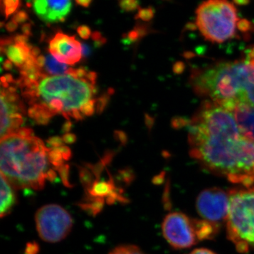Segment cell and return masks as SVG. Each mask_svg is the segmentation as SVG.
Instances as JSON below:
<instances>
[{
    "label": "cell",
    "instance_id": "cell-16",
    "mask_svg": "<svg viewBox=\"0 0 254 254\" xmlns=\"http://www.w3.org/2000/svg\"><path fill=\"white\" fill-rule=\"evenodd\" d=\"M43 69L46 74L48 73V74L60 76V75L68 74L71 68L68 67L66 64L60 63L55 59L53 55L50 54L46 55V63Z\"/></svg>",
    "mask_w": 254,
    "mask_h": 254
},
{
    "label": "cell",
    "instance_id": "cell-45",
    "mask_svg": "<svg viewBox=\"0 0 254 254\" xmlns=\"http://www.w3.org/2000/svg\"><path fill=\"white\" fill-rule=\"evenodd\" d=\"M93 0H75L76 4L83 7L87 8L91 5Z\"/></svg>",
    "mask_w": 254,
    "mask_h": 254
},
{
    "label": "cell",
    "instance_id": "cell-9",
    "mask_svg": "<svg viewBox=\"0 0 254 254\" xmlns=\"http://www.w3.org/2000/svg\"><path fill=\"white\" fill-rule=\"evenodd\" d=\"M196 207L206 221L213 224L224 221L228 216L230 195L220 189H208L198 195Z\"/></svg>",
    "mask_w": 254,
    "mask_h": 254
},
{
    "label": "cell",
    "instance_id": "cell-42",
    "mask_svg": "<svg viewBox=\"0 0 254 254\" xmlns=\"http://www.w3.org/2000/svg\"><path fill=\"white\" fill-rule=\"evenodd\" d=\"M14 82L15 80L14 78H13L11 74H9V73H6V74L1 76V83H9V84H10V83H14Z\"/></svg>",
    "mask_w": 254,
    "mask_h": 254
},
{
    "label": "cell",
    "instance_id": "cell-8",
    "mask_svg": "<svg viewBox=\"0 0 254 254\" xmlns=\"http://www.w3.org/2000/svg\"><path fill=\"white\" fill-rule=\"evenodd\" d=\"M162 228L165 240L174 248H190L198 240L194 220L182 213L169 214L164 219Z\"/></svg>",
    "mask_w": 254,
    "mask_h": 254
},
{
    "label": "cell",
    "instance_id": "cell-40",
    "mask_svg": "<svg viewBox=\"0 0 254 254\" xmlns=\"http://www.w3.org/2000/svg\"><path fill=\"white\" fill-rule=\"evenodd\" d=\"M86 79L93 85H96L97 73L93 71H88L87 73Z\"/></svg>",
    "mask_w": 254,
    "mask_h": 254
},
{
    "label": "cell",
    "instance_id": "cell-7",
    "mask_svg": "<svg viewBox=\"0 0 254 254\" xmlns=\"http://www.w3.org/2000/svg\"><path fill=\"white\" fill-rule=\"evenodd\" d=\"M37 232L40 238L48 243H58L69 235L73 227L71 215L61 205L47 204L35 215Z\"/></svg>",
    "mask_w": 254,
    "mask_h": 254
},
{
    "label": "cell",
    "instance_id": "cell-2",
    "mask_svg": "<svg viewBox=\"0 0 254 254\" xmlns=\"http://www.w3.org/2000/svg\"><path fill=\"white\" fill-rule=\"evenodd\" d=\"M191 84L198 95L223 108H254V48L245 59L224 62L197 70Z\"/></svg>",
    "mask_w": 254,
    "mask_h": 254
},
{
    "label": "cell",
    "instance_id": "cell-4",
    "mask_svg": "<svg viewBox=\"0 0 254 254\" xmlns=\"http://www.w3.org/2000/svg\"><path fill=\"white\" fill-rule=\"evenodd\" d=\"M96 87L86 79L71 74L45 76L38 82L36 103L46 106L53 114L67 120L96 93ZM35 103V104H36Z\"/></svg>",
    "mask_w": 254,
    "mask_h": 254
},
{
    "label": "cell",
    "instance_id": "cell-29",
    "mask_svg": "<svg viewBox=\"0 0 254 254\" xmlns=\"http://www.w3.org/2000/svg\"><path fill=\"white\" fill-rule=\"evenodd\" d=\"M28 18L29 17H28V13L26 12V11L21 10V11H17V12L14 14L12 19L14 20V21H16L18 24H20V23H23L26 22V21H28Z\"/></svg>",
    "mask_w": 254,
    "mask_h": 254
},
{
    "label": "cell",
    "instance_id": "cell-21",
    "mask_svg": "<svg viewBox=\"0 0 254 254\" xmlns=\"http://www.w3.org/2000/svg\"><path fill=\"white\" fill-rule=\"evenodd\" d=\"M113 93L114 90L113 88H110L106 93H105L104 94L101 95V96L95 100V109H96L97 113L101 114L104 111L106 107L108 106L110 98H111Z\"/></svg>",
    "mask_w": 254,
    "mask_h": 254
},
{
    "label": "cell",
    "instance_id": "cell-17",
    "mask_svg": "<svg viewBox=\"0 0 254 254\" xmlns=\"http://www.w3.org/2000/svg\"><path fill=\"white\" fill-rule=\"evenodd\" d=\"M20 6H21L20 0H1V11L6 19L16 12Z\"/></svg>",
    "mask_w": 254,
    "mask_h": 254
},
{
    "label": "cell",
    "instance_id": "cell-3",
    "mask_svg": "<svg viewBox=\"0 0 254 254\" xmlns=\"http://www.w3.org/2000/svg\"><path fill=\"white\" fill-rule=\"evenodd\" d=\"M48 150L43 141L36 136L22 138L13 133L1 138V175L15 190H42L50 170Z\"/></svg>",
    "mask_w": 254,
    "mask_h": 254
},
{
    "label": "cell",
    "instance_id": "cell-48",
    "mask_svg": "<svg viewBox=\"0 0 254 254\" xmlns=\"http://www.w3.org/2000/svg\"><path fill=\"white\" fill-rule=\"evenodd\" d=\"M40 54H41V50H40L39 48H37V47H33V48H31V55L32 56L37 58L41 55Z\"/></svg>",
    "mask_w": 254,
    "mask_h": 254
},
{
    "label": "cell",
    "instance_id": "cell-27",
    "mask_svg": "<svg viewBox=\"0 0 254 254\" xmlns=\"http://www.w3.org/2000/svg\"><path fill=\"white\" fill-rule=\"evenodd\" d=\"M46 141L52 148H59L63 146V143H64L62 137L57 136L50 137Z\"/></svg>",
    "mask_w": 254,
    "mask_h": 254
},
{
    "label": "cell",
    "instance_id": "cell-35",
    "mask_svg": "<svg viewBox=\"0 0 254 254\" xmlns=\"http://www.w3.org/2000/svg\"><path fill=\"white\" fill-rule=\"evenodd\" d=\"M15 43H19V44L28 45V36H25L23 34H18L13 37Z\"/></svg>",
    "mask_w": 254,
    "mask_h": 254
},
{
    "label": "cell",
    "instance_id": "cell-19",
    "mask_svg": "<svg viewBox=\"0 0 254 254\" xmlns=\"http://www.w3.org/2000/svg\"><path fill=\"white\" fill-rule=\"evenodd\" d=\"M108 254H147L137 247L131 245L118 246L113 249Z\"/></svg>",
    "mask_w": 254,
    "mask_h": 254
},
{
    "label": "cell",
    "instance_id": "cell-37",
    "mask_svg": "<svg viewBox=\"0 0 254 254\" xmlns=\"http://www.w3.org/2000/svg\"><path fill=\"white\" fill-rule=\"evenodd\" d=\"M45 63H46V57L43 55H40L39 57L36 58V64L38 68L43 71V68L45 66Z\"/></svg>",
    "mask_w": 254,
    "mask_h": 254
},
{
    "label": "cell",
    "instance_id": "cell-36",
    "mask_svg": "<svg viewBox=\"0 0 254 254\" xmlns=\"http://www.w3.org/2000/svg\"><path fill=\"white\" fill-rule=\"evenodd\" d=\"M21 31H22L23 34L25 35V36H31L32 26L31 23H23V26H21Z\"/></svg>",
    "mask_w": 254,
    "mask_h": 254
},
{
    "label": "cell",
    "instance_id": "cell-22",
    "mask_svg": "<svg viewBox=\"0 0 254 254\" xmlns=\"http://www.w3.org/2000/svg\"><path fill=\"white\" fill-rule=\"evenodd\" d=\"M119 6L123 11L131 12L139 8V1L138 0H120Z\"/></svg>",
    "mask_w": 254,
    "mask_h": 254
},
{
    "label": "cell",
    "instance_id": "cell-11",
    "mask_svg": "<svg viewBox=\"0 0 254 254\" xmlns=\"http://www.w3.org/2000/svg\"><path fill=\"white\" fill-rule=\"evenodd\" d=\"M33 10L38 17L46 23H62L71 9V0H33Z\"/></svg>",
    "mask_w": 254,
    "mask_h": 254
},
{
    "label": "cell",
    "instance_id": "cell-38",
    "mask_svg": "<svg viewBox=\"0 0 254 254\" xmlns=\"http://www.w3.org/2000/svg\"><path fill=\"white\" fill-rule=\"evenodd\" d=\"M18 25V23L12 19L11 21H10L9 22H8L6 25H5V28L7 30V31L11 33V32H14L17 29Z\"/></svg>",
    "mask_w": 254,
    "mask_h": 254
},
{
    "label": "cell",
    "instance_id": "cell-46",
    "mask_svg": "<svg viewBox=\"0 0 254 254\" xmlns=\"http://www.w3.org/2000/svg\"><path fill=\"white\" fill-rule=\"evenodd\" d=\"M234 4L237 6H247L250 3V0H233Z\"/></svg>",
    "mask_w": 254,
    "mask_h": 254
},
{
    "label": "cell",
    "instance_id": "cell-14",
    "mask_svg": "<svg viewBox=\"0 0 254 254\" xmlns=\"http://www.w3.org/2000/svg\"><path fill=\"white\" fill-rule=\"evenodd\" d=\"M14 190V187L11 186V184L1 174V218L9 215L16 205L17 198Z\"/></svg>",
    "mask_w": 254,
    "mask_h": 254
},
{
    "label": "cell",
    "instance_id": "cell-15",
    "mask_svg": "<svg viewBox=\"0 0 254 254\" xmlns=\"http://www.w3.org/2000/svg\"><path fill=\"white\" fill-rule=\"evenodd\" d=\"M28 116L38 125H47L54 115L44 105L36 103L31 105L28 110Z\"/></svg>",
    "mask_w": 254,
    "mask_h": 254
},
{
    "label": "cell",
    "instance_id": "cell-39",
    "mask_svg": "<svg viewBox=\"0 0 254 254\" xmlns=\"http://www.w3.org/2000/svg\"><path fill=\"white\" fill-rule=\"evenodd\" d=\"M134 28L138 31V33H139L141 38H143V36H145V35L147 34V32H148L147 31L146 26L143 24H139V23H138V24L135 26Z\"/></svg>",
    "mask_w": 254,
    "mask_h": 254
},
{
    "label": "cell",
    "instance_id": "cell-43",
    "mask_svg": "<svg viewBox=\"0 0 254 254\" xmlns=\"http://www.w3.org/2000/svg\"><path fill=\"white\" fill-rule=\"evenodd\" d=\"M91 49L87 44H82V55L84 58H88L91 55Z\"/></svg>",
    "mask_w": 254,
    "mask_h": 254
},
{
    "label": "cell",
    "instance_id": "cell-6",
    "mask_svg": "<svg viewBox=\"0 0 254 254\" xmlns=\"http://www.w3.org/2000/svg\"><path fill=\"white\" fill-rule=\"evenodd\" d=\"M227 216L229 238L242 253L254 247V187L231 190Z\"/></svg>",
    "mask_w": 254,
    "mask_h": 254
},
{
    "label": "cell",
    "instance_id": "cell-31",
    "mask_svg": "<svg viewBox=\"0 0 254 254\" xmlns=\"http://www.w3.org/2000/svg\"><path fill=\"white\" fill-rule=\"evenodd\" d=\"M252 24L249 20L243 18L240 19L237 22V29L242 32H247L252 29Z\"/></svg>",
    "mask_w": 254,
    "mask_h": 254
},
{
    "label": "cell",
    "instance_id": "cell-34",
    "mask_svg": "<svg viewBox=\"0 0 254 254\" xmlns=\"http://www.w3.org/2000/svg\"><path fill=\"white\" fill-rule=\"evenodd\" d=\"M63 138L64 142L65 143H67V144H73L77 139L76 135L71 133H65V134H64Z\"/></svg>",
    "mask_w": 254,
    "mask_h": 254
},
{
    "label": "cell",
    "instance_id": "cell-25",
    "mask_svg": "<svg viewBox=\"0 0 254 254\" xmlns=\"http://www.w3.org/2000/svg\"><path fill=\"white\" fill-rule=\"evenodd\" d=\"M60 177L63 180L64 185L66 186H70L69 181H68V172H69V166L68 164H65L61 168L58 170Z\"/></svg>",
    "mask_w": 254,
    "mask_h": 254
},
{
    "label": "cell",
    "instance_id": "cell-50",
    "mask_svg": "<svg viewBox=\"0 0 254 254\" xmlns=\"http://www.w3.org/2000/svg\"><path fill=\"white\" fill-rule=\"evenodd\" d=\"M152 119L150 118L148 115H145V122H146V125L150 127L152 125Z\"/></svg>",
    "mask_w": 254,
    "mask_h": 254
},
{
    "label": "cell",
    "instance_id": "cell-41",
    "mask_svg": "<svg viewBox=\"0 0 254 254\" xmlns=\"http://www.w3.org/2000/svg\"><path fill=\"white\" fill-rule=\"evenodd\" d=\"M71 128H72V123L70 120H66L64 125H63V127H62V131L63 133H69V131H71Z\"/></svg>",
    "mask_w": 254,
    "mask_h": 254
},
{
    "label": "cell",
    "instance_id": "cell-23",
    "mask_svg": "<svg viewBox=\"0 0 254 254\" xmlns=\"http://www.w3.org/2000/svg\"><path fill=\"white\" fill-rule=\"evenodd\" d=\"M155 11L154 8L152 7V6L142 8V9H138L135 18L136 19H141L142 21H145V22L150 21L154 17Z\"/></svg>",
    "mask_w": 254,
    "mask_h": 254
},
{
    "label": "cell",
    "instance_id": "cell-13",
    "mask_svg": "<svg viewBox=\"0 0 254 254\" xmlns=\"http://www.w3.org/2000/svg\"><path fill=\"white\" fill-rule=\"evenodd\" d=\"M29 45L15 43L14 38H2L1 40V52L4 53L14 65L21 68L27 61L31 55V48Z\"/></svg>",
    "mask_w": 254,
    "mask_h": 254
},
{
    "label": "cell",
    "instance_id": "cell-30",
    "mask_svg": "<svg viewBox=\"0 0 254 254\" xmlns=\"http://www.w3.org/2000/svg\"><path fill=\"white\" fill-rule=\"evenodd\" d=\"M14 133L22 138H31V137L35 136L33 130L31 128H27V127L19 128Z\"/></svg>",
    "mask_w": 254,
    "mask_h": 254
},
{
    "label": "cell",
    "instance_id": "cell-32",
    "mask_svg": "<svg viewBox=\"0 0 254 254\" xmlns=\"http://www.w3.org/2000/svg\"><path fill=\"white\" fill-rule=\"evenodd\" d=\"M39 252V245L36 242H29L26 245L24 254H38Z\"/></svg>",
    "mask_w": 254,
    "mask_h": 254
},
{
    "label": "cell",
    "instance_id": "cell-47",
    "mask_svg": "<svg viewBox=\"0 0 254 254\" xmlns=\"http://www.w3.org/2000/svg\"><path fill=\"white\" fill-rule=\"evenodd\" d=\"M3 68L6 70V71H10V70L13 68V63L9 60H6L3 63Z\"/></svg>",
    "mask_w": 254,
    "mask_h": 254
},
{
    "label": "cell",
    "instance_id": "cell-5",
    "mask_svg": "<svg viewBox=\"0 0 254 254\" xmlns=\"http://www.w3.org/2000/svg\"><path fill=\"white\" fill-rule=\"evenodd\" d=\"M195 14L197 28L208 41L222 43L236 34L240 19L236 7L229 0H205Z\"/></svg>",
    "mask_w": 254,
    "mask_h": 254
},
{
    "label": "cell",
    "instance_id": "cell-12",
    "mask_svg": "<svg viewBox=\"0 0 254 254\" xmlns=\"http://www.w3.org/2000/svg\"><path fill=\"white\" fill-rule=\"evenodd\" d=\"M23 114L24 107L21 100L11 102L1 94V139L20 128L23 123Z\"/></svg>",
    "mask_w": 254,
    "mask_h": 254
},
{
    "label": "cell",
    "instance_id": "cell-28",
    "mask_svg": "<svg viewBox=\"0 0 254 254\" xmlns=\"http://www.w3.org/2000/svg\"><path fill=\"white\" fill-rule=\"evenodd\" d=\"M114 138L116 141L120 142L121 145H125L128 142V137L127 133L122 130H116L114 131Z\"/></svg>",
    "mask_w": 254,
    "mask_h": 254
},
{
    "label": "cell",
    "instance_id": "cell-18",
    "mask_svg": "<svg viewBox=\"0 0 254 254\" xmlns=\"http://www.w3.org/2000/svg\"><path fill=\"white\" fill-rule=\"evenodd\" d=\"M48 158H49L50 163L57 170H59L64 165H65L64 162L63 155L60 153L58 148H51L48 150Z\"/></svg>",
    "mask_w": 254,
    "mask_h": 254
},
{
    "label": "cell",
    "instance_id": "cell-26",
    "mask_svg": "<svg viewBox=\"0 0 254 254\" xmlns=\"http://www.w3.org/2000/svg\"><path fill=\"white\" fill-rule=\"evenodd\" d=\"M77 33L82 39L88 40L92 36L91 28L86 25H82L77 28Z\"/></svg>",
    "mask_w": 254,
    "mask_h": 254
},
{
    "label": "cell",
    "instance_id": "cell-49",
    "mask_svg": "<svg viewBox=\"0 0 254 254\" xmlns=\"http://www.w3.org/2000/svg\"><path fill=\"white\" fill-rule=\"evenodd\" d=\"M92 39H93V42L99 41V40L102 39L103 38V36H102L101 33L98 31H95L92 33Z\"/></svg>",
    "mask_w": 254,
    "mask_h": 254
},
{
    "label": "cell",
    "instance_id": "cell-24",
    "mask_svg": "<svg viewBox=\"0 0 254 254\" xmlns=\"http://www.w3.org/2000/svg\"><path fill=\"white\" fill-rule=\"evenodd\" d=\"M95 111H96V109H95V100L93 99L87 102L80 109V112L83 115V117L92 116L95 113Z\"/></svg>",
    "mask_w": 254,
    "mask_h": 254
},
{
    "label": "cell",
    "instance_id": "cell-44",
    "mask_svg": "<svg viewBox=\"0 0 254 254\" xmlns=\"http://www.w3.org/2000/svg\"><path fill=\"white\" fill-rule=\"evenodd\" d=\"M190 254H215L214 252L210 250H206V249H198L193 252H190Z\"/></svg>",
    "mask_w": 254,
    "mask_h": 254
},
{
    "label": "cell",
    "instance_id": "cell-1",
    "mask_svg": "<svg viewBox=\"0 0 254 254\" xmlns=\"http://www.w3.org/2000/svg\"><path fill=\"white\" fill-rule=\"evenodd\" d=\"M193 158L233 183L254 185V141L246 136L232 110L206 101L189 127Z\"/></svg>",
    "mask_w": 254,
    "mask_h": 254
},
{
    "label": "cell",
    "instance_id": "cell-33",
    "mask_svg": "<svg viewBox=\"0 0 254 254\" xmlns=\"http://www.w3.org/2000/svg\"><path fill=\"white\" fill-rule=\"evenodd\" d=\"M58 149L60 150V153L63 155L64 160L65 161H68L71 158V150L67 146L63 145V146L59 147Z\"/></svg>",
    "mask_w": 254,
    "mask_h": 254
},
{
    "label": "cell",
    "instance_id": "cell-10",
    "mask_svg": "<svg viewBox=\"0 0 254 254\" xmlns=\"http://www.w3.org/2000/svg\"><path fill=\"white\" fill-rule=\"evenodd\" d=\"M50 54L60 63L76 64L82 57V44L75 36H70L59 31L49 42Z\"/></svg>",
    "mask_w": 254,
    "mask_h": 254
},
{
    "label": "cell",
    "instance_id": "cell-20",
    "mask_svg": "<svg viewBox=\"0 0 254 254\" xmlns=\"http://www.w3.org/2000/svg\"><path fill=\"white\" fill-rule=\"evenodd\" d=\"M113 190V185L110 182H95L93 185L91 192L93 195L104 196L108 195Z\"/></svg>",
    "mask_w": 254,
    "mask_h": 254
}]
</instances>
